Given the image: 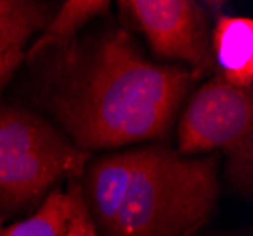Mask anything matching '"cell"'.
<instances>
[{
    "instance_id": "obj_1",
    "label": "cell",
    "mask_w": 253,
    "mask_h": 236,
    "mask_svg": "<svg viewBox=\"0 0 253 236\" xmlns=\"http://www.w3.org/2000/svg\"><path fill=\"white\" fill-rule=\"evenodd\" d=\"M195 81L189 68L151 63L128 31L112 29L47 106L78 150H114L165 138Z\"/></svg>"
},
{
    "instance_id": "obj_2",
    "label": "cell",
    "mask_w": 253,
    "mask_h": 236,
    "mask_svg": "<svg viewBox=\"0 0 253 236\" xmlns=\"http://www.w3.org/2000/svg\"><path fill=\"white\" fill-rule=\"evenodd\" d=\"M217 172L219 155L151 144L89 161L80 185L100 236H191L215 210Z\"/></svg>"
},
{
    "instance_id": "obj_3",
    "label": "cell",
    "mask_w": 253,
    "mask_h": 236,
    "mask_svg": "<svg viewBox=\"0 0 253 236\" xmlns=\"http://www.w3.org/2000/svg\"><path fill=\"white\" fill-rule=\"evenodd\" d=\"M89 157L42 116L0 106V210L43 202L61 180L80 178Z\"/></svg>"
},
{
    "instance_id": "obj_4",
    "label": "cell",
    "mask_w": 253,
    "mask_h": 236,
    "mask_svg": "<svg viewBox=\"0 0 253 236\" xmlns=\"http://www.w3.org/2000/svg\"><path fill=\"white\" fill-rule=\"evenodd\" d=\"M178 151L227 153V174L236 189L250 193L253 172V87H234L211 78L191 97L178 127Z\"/></svg>"
},
{
    "instance_id": "obj_5",
    "label": "cell",
    "mask_w": 253,
    "mask_h": 236,
    "mask_svg": "<svg viewBox=\"0 0 253 236\" xmlns=\"http://www.w3.org/2000/svg\"><path fill=\"white\" fill-rule=\"evenodd\" d=\"M117 6L126 25L148 40L159 59L185 63L195 79L215 68L206 6L191 0H123Z\"/></svg>"
},
{
    "instance_id": "obj_6",
    "label": "cell",
    "mask_w": 253,
    "mask_h": 236,
    "mask_svg": "<svg viewBox=\"0 0 253 236\" xmlns=\"http://www.w3.org/2000/svg\"><path fill=\"white\" fill-rule=\"evenodd\" d=\"M51 4L34 0H0V91L27 55L31 36L43 31Z\"/></svg>"
},
{
    "instance_id": "obj_7",
    "label": "cell",
    "mask_w": 253,
    "mask_h": 236,
    "mask_svg": "<svg viewBox=\"0 0 253 236\" xmlns=\"http://www.w3.org/2000/svg\"><path fill=\"white\" fill-rule=\"evenodd\" d=\"M213 61L219 78L234 87H253V21L219 15L211 29Z\"/></svg>"
},
{
    "instance_id": "obj_8",
    "label": "cell",
    "mask_w": 253,
    "mask_h": 236,
    "mask_svg": "<svg viewBox=\"0 0 253 236\" xmlns=\"http://www.w3.org/2000/svg\"><path fill=\"white\" fill-rule=\"evenodd\" d=\"M110 10V2L104 0H66L61 8L53 11L51 19L43 27L40 36L27 47V59H36L49 47H63L84 29L91 19Z\"/></svg>"
},
{
    "instance_id": "obj_9",
    "label": "cell",
    "mask_w": 253,
    "mask_h": 236,
    "mask_svg": "<svg viewBox=\"0 0 253 236\" xmlns=\"http://www.w3.org/2000/svg\"><path fill=\"white\" fill-rule=\"evenodd\" d=\"M72 214V198L66 191L53 189L40 208L27 219L0 231V236H63Z\"/></svg>"
},
{
    "instance_id": "obj_10",
    "label": "cell",
    "mask_w": 253,
    "mask_h": 236,
    "mask_svg": "<svg viewBox=\"0 0 253 236\" xmlns=\"http://www.w3.org/2000/svg\"><path fill=\"white\" fill-rule=\"evenodd\" d=\"M66 182H68L66 193L72 198V214H70V219L66 223L63 236H100V233L96 231L95 221L91 219L89 210H87L80 178H72Z\"/></svg>"
},
{
    "instance_id": "obj_11",
    "label": "cell",
    "mask_w": 253,
    "mask_h": 236,
    "mask_svg": "<svg viewBox=\"0 0 253 236\" xmlns=\"http://www.w3.org/2000/svg\"><path fill=\"white\" fill-rule=\"evenodd\" d=\"M0 231H2V229H0Z\"/></svg>"
}]
</instances>
